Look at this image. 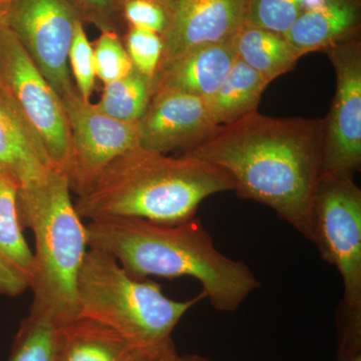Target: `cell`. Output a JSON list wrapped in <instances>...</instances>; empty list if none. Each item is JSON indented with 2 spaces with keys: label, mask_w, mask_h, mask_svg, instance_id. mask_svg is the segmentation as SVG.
<instances>
[{
  "label": "cell",
  "mask_w": 361,
  "mask_h": 361,
  "mask_svg": "<svg viewBox=\"0 0 361 361\" xmlns=\"http://www.w3.org/2000/svg\"><path fill=\"white\" fill-rule=\"evenodd\" d=\"M323 137V118H274L255 111L214 128L184 155L223 169L240 198L269 207L312 242Z\"/></svg>",
  "instance_id": "cell-1"
},
{
  "label": "cell",
  "mask_w": 361,
  "mask_h": 361,
  "mask_svg": "<svg viewBox=\"0 0 361 361\" xmlns=\"http://www.w3.org/2000/svg\"><path fill=\"white\" fill-rule=\"evenodd\" d=\"M85 227L89 248L106 252L133 277L194 278L220 312L238 310L261 286L245 263L218 250L197 217L179 224L101 218Z\"/></svg>",
  "instance_id": "cell-2"
},
{
  "label": "cell",
  "mask_w": 361,
  "mask_h": 361,
  "mask_svg": "<svg viewBox=\"0 0 361 361\" xmlns=\"http://www.w3.org/2000/svg\"><path fill=\"white\" fill-rule=\"evenodd\" d=\"M234 191L223 169L183 154L170 157L137 147L111 161L78 195L82 219L130 217L179 224L196 217L211 195Z\"/></svg>",
  "instance_id": "cell-3"
},
{
  "label": "cell",
  "mask_w": 361,
  "mask_h": 361,
  "mask_svg": "<svg viewBox=\"0 0 361 361\" xmlns=\"http://www.w3.org/2000/svg\"><path fill=\"white\" fill-rule=\"evenodd\" d=\"M71 193L66 171L54 167L18 189L20 224L35 237L30 315L56 326L80 316L78 280L89 250Z\"/></svg>",
  "instance_id": "cell-4"
},
{
  "label": "cell",
  "mask_w": 361,
  "mask_h": 361,
  "mask_svg": "<svg viewBox=\"0 0 361 361\" xmlns=\"http://www.w3.org/2000/svg\"><path fill=\"white\" fill-rule=\"evenodd\" d=\"M206 298L201 292L188 301L169 298L161 285L130 275L106 252L85 254L78 280L80 316L115 330L137 351L156 350L174 343L172 334L195 304Z\"/></svg>",
  "instance_id": "cell-5"
},
{
  "label": "cell",
  "mask_w": 361,
  "mask_h": 361,
  "mask_svg": "<svg viewBox=\"0 0 361 361\" xmlns=\"http://www.w3.org/2000/svg\"><path fill=\"white\" fill-rule=\"evenodd\" d=\"M312 242L338 270L342 304L361 310V190L353 177L322 173L313 197Z\"/></svg>",
  "instance_id": "cell-6"
},
{
  "label": "cell",
  "mask_w": 361,
  "mask_h": 361,
  "mask_svg": "<svg viewBox=\"0 0 361 361\" xmlns=\"http://www.w3.org/2000/svg\"><path fill=\"white\" fill-rule=\"evenodd\" d=\"M0 89L42 142L51 167L68 169L71 133L63 101L6 25L0 37Z\"/></svg>",
  "instance_id": "cell-7"
},
{
  "label": "cell",
  "mask_w": 361,
  "mask_h": 361,
  "mask_svg": "<svg viewBox=\"0 0 361 361\" xmlns=\"http://www.w3.org/2000/svg\"><path fill=\"white\" fill-rule=\"evenodd\" d=\"M80 21L68 0H6L4 25L61 99L77 90L68 51Z\"/></svg>",
  "instance_id": "cell-8"
},
{
  "label": "cell",
  "mask_w": 361,
  "mask_h": 361,
  "mask_svg": "<svg viewBox=\"0 0 361 361\" xmlns=\"http://www.w3.org/2000/svg\"><path fill=\"white\" fill-rule=\"evenodd\" d=\"M325 52L336 71V90L323 118L322 173L353 177L361 168L360 35Z\"/></svg>",
  "instance_id": "cell-9"
},
{
  "label": "cell",
  "mask_w": 361,
  "mask_h": 361,
  "mask_svg": "<svg viewBox=\"0 0 361 361\" xmlns=\"http://www.w3.org/2000/svg\"><path fill=\"white\" fill-rule=\"evenodd\" d=\"M61 101L71 133L66 175L71 192L78 196L111 161L140 147L137 126L106 115L78 90Z\"/></svg>",
  "instance_id": "cell-10"
},
{
  "label": "cell",
  "mask_w": 361,
  "mask_h": 361,
  "mask_svg": "<svg viewBox=\"0 0 361 361\" xmlns=\"http://www.w3.org/2000/svg\"><path fill=\"white\" fill-rule=\"evenodd\" d=\"M139 146L167 155L193 148L216 127L208 101L170 89H156L137 122Z\"/></svg>",
  "instance_id": "cell-11"
},
{
  "label": "cell",
  "mask_w": 361,
  "mask_h": 361,
  "mask_svg": "<svg viewBox=\"0 0 361 361\" xmlns=\"http://www.w3.org/2000/svg\"><path fill=\"white\" fill-rule=\"evenodd\" d=\"M247 0H174L161 63L183 52L232 39L245 23Z\"/></svg>",
  "instance_id": "cell-12"
},
{
  "label": "cell",
  "mask_w": 361,
  "mask_h": 361,
  "mask_svg": "<svg viewBox=\"0 0 361 361\" xmlns=\"http://www.w3.org/2000/svg\"><path fill=\"white\" fill-rule=\"evenodd\" d=\"M236 59L234 37L194 47L160 63L154 78L155 90H179L208 101L225 82Z\"/></svg>",
  "instance_id": "cell-13"
},
{
  "label": "cell",
  "mask_w": 361,
  "mask_h": 361,
  "mask_svg": "<svg viewBox=\"0 0 361 361\" xmlns=\"http://www.w3.org/2000/svg\"><path fill=\"white\" fill-rule=\"evenodd\" d=\"M360 25L361 0H324L301 14L283 35L302 58L360 37Z\"/></svg>",
  "instance_id": "cell-14"
},
{
  "label": "cell",
  "mask_w": 361,
  "mask_h": 361,
  "mask_svg": "<svg viewBox=\"0 0 361 361\" xmlns=\"http://www.w3.org/2000/svg\"><path fill=\"white\" fill-rule=\"evenodd\" d=\"M51 168L42 142L0 89V175L20 188L42 179Z\"/></svg>",
  "instance_id": "cell-15"
},
{
  "label": "cell",
  "mask_w": 361,
  "mask_h": 361,
  "mask_svg": "<svg viewBox=\"0 0 361 361\" xmlns=\"http://www.w3.org/2000/svg\"><path fill=\"white\" fill-rule=\"evenodd\" d=\"M18 186L0 175V295L16 297L30 289L33 252L23 234Z\"/></svg>",
  "instance_id": "cell-16"
},
{
  "label": "cell",
  "mask_w": 361,
  "mask_h": 361,
  "mask_svg": "<svg viewBox=\"0 0 361 361\" xmlns=\"http://www.w3.org/2000/svg\"><path fill=\"white\" fill-rule=\"evenodd\" d=\"M137 353L115 330L84 316L56 326V361H130Z\"/></svg>",
  "instance_id": "cell-17"
},
{
  "label": "cell",
  "mask_w": 361,
  "mask_h": 361,
  "mask_svg": "<svg viewBox=\"0 0 361 361\" xmlns=\"http://www.w3.org/2000/svg\"><path fill=\"white\" fill-rule=\"evenodd\" d=\"M237 58L268 82L295 68L300 56L282 33L244 25L234 37Z\"/></svg>",
  "instance_id": "cell-18"
},
{
  "label": "cell",
  "mask_w": 361,
  "mask_h": 361,
  "mask_svg": "<svg viewBox=\"0 0 361 361\" xmlns=\"http://www.w3.org/2000/svg\"><path fill=\"white\" fill-rule=\"evenodd\" d=\"M269 82L237 58L220 89L208 99L216 127L232 123L257 111Z\"/></svg>",
  "instance_id": "cell-19"
},
{
  "label": "cell",
  "mask_w": 361,
  "mask_h": 361,
  "mask_svg": "<svg viewBox=\"0 0 361 361\" xmlns=\"http://www.w3.org/2000/svg\"><path fill=\"white\" fill-rule=\"evenodd\" d=\"M154 90V80L134 68L125 77L104 85L101 99L96 104L116 120L137 123L148 108Z\"/></svg>",
  "instance_id": "cell-20"
},
{
  "label": "cell",
  "mask_w": 361,
  "mask_h": 361,
  "mask_svg": "<svg viewBox=\"0 0 361 361\" xmlns=\"http://www.w3.org/2000/svg\"><path fill=\"white\" fill-rule=\"evenodd\" d=\"M323 1L324 0H247L244 25L283 35L301 14Z\"/></svg>",
  "instance_id": "cell-21"
},
{
  "label": "cell",
  "mask_w": 361,
  "mask_h": 361,
  "mask_svg": "<svg viewBox=\"0 0 361 361\" xmlns=\"http://www.w3.org/2000/svg\"><path fill=\"white\" fill-rule=\"evenodd\" d=\"M8 361H56V325L28 316L18 330Z\"/></svg>",
  "instance_id": "cell-22"
},
{
  "label": "cell",
  "mask_w": 361,
  "mask_h": 361,
  "mask_svg": "<svg viewBox=\"0 0 361 361\" xmlns=\"http://www.w3.org/2000/svg\"><path fill=\"white\" fill-rule=\"evenodd\" d=\"M92 47L97 78L104 85L123 78L134 70L121 35L102 32Z\"/></svg>",
  "instance_id": "cell-23"
},
{
  "label": "cell",
  "mask_w": 361,
  "mask_h": 361,
  "mask_svg": "<svg viewBox=\"0 0 361 361\" xmlns=\"http://www.w3.org/2000/svg\"><path fill=\"white\" fill-rule=\"evenodd\" d=\"M123 42L135 70L154 80L163 54L164 42L161 35L128 26Z\"/></svg>",
  "instance_id": "cell-24"
},
{
  "label": "cell",
  "mask_w": 361,
  "mask_h": 361,
  "mask_svg": "<svg viewBox=\"0 0 361 361\" xmlns=\"http://www.w3.org/2000/svg\"><path fill=\"white\" fill-rule=\"evenodd\" d=\"M85 23L80 21L68 51V65L75 78V85L82 99L90 101L96 85L94 47L85 32Z\"/></svg>",
  "instance_id": "cell-25"
},
{
  "label": "cell",
  "mask_w": 361,
  "mask_h": 361,
  "mask_svg": "<svg viewBox=\"0 0 361 361\" xmlns=\"http://www.w3.org/2000/svg\"><path fill=\"white\" fill-rule=\"evenodd\" d=\"M121 13L127 26L163 37L170 21V7L160 0H120Z\"/></svg>",
  "instance_id": "cell-26"
},
{
  "label": "cell",
  "mask_w": 361,
  "mask_h": 361,
  "mask_svg": "<svg viewBox=\"0 0 361 361\" xmlns=\"http://www.w3.org/2000/svg\"><path fill=\"white\" fill-rule=\"evenodd\" d=\"M84 23H90L102 32L123 37L128 26L121 13L118 0H68Z\"/></svg>",
  "instance_id": "cell-27"
},
{
  "label": "cell",
  "mask_w": 361,
  "mask_h": 361,
  "mask_svg": "<svg viewBox=\"0 0 361 361\" xmlns=\"http://www.w3.org/2000/svg\"><path fill=\"white\" fill-rule=\"evenodd\" d=\"M337 316L339 334L337 360L346 361L361 355V310H349L342 304Z\"/></svg>",
  "instance_id": "cell-28"
},
{
  "label": "cell",
  "mask_w": 361,
  "mask_h": 361,
  "mask_svg": "<svg viewBox=\"0 0 361 361\" xmlns=\"http://www.w3.org/2000/svg\"><path fill=\"white\" fill-rule=\"evenodd\" d=\"M130 361H180L174 343L156 350L137 351Z\"/></svg>",
  "instance_id": "cell-29"
},
{
  "label": "cell",
  "mask_w": 361,
  "mask_h": 361,
  "mask_svg": "<svg viewBox=\"0 0 361 361\" xmlns=\"http://www.w3.org/2000/svg\"><path fill=\"white\" fill-rule=\"evenodd\" d=\"M180 361H214L210 358H207L205 356L197 355H186L180 356Z\"/></svg>",
  "instance_id": "cell-30"
},
{
  "label": "cell",
  "mask_w": 361,
  "mask_h": 361,
  "mask_svg": "<svg viewBox=\"0 0 361 361\" xmlns=\"http://www.w3.org/2000/svg\"><path fill=\"white\" fill-rule=\"evenodd\" d=\"M6 0H0V37L4 28V14H6Z\"/></svg>",
  "instance_id": "cell-31"
},
{
  "label": "cell",
  "mask_w": 361,
  "mask_h": 361,
  "mask_svg": "<svg viewBox=\"0 0 361 361\" xmlns=\"http://www.w3.org/2000/svg\"><path fill=\"white\" fill-rule=\"evenodd\" d=\"M118 1H120V0H118ZM160 1L164 2V4H167V6L170 7L171 4L174 2V0H160Z\"/></svg>",
  "instance_id": "cell-32"
},
{
  "label": "cell",
  "mask_w": 361,
  "mask_h": 361,
  "mask_svg": "<svg viewBox=\"0 0 361 361\" xmlns=\"http://www.w3.org/2000/svg\"><path fill=\"white\" fill-rule=\"evenodd\" d=\"M346 361H361V355L356 356V357L351 358V360H346Z\"/></svg>",
  "instance_id": "cell-33"
}]
</instances>
